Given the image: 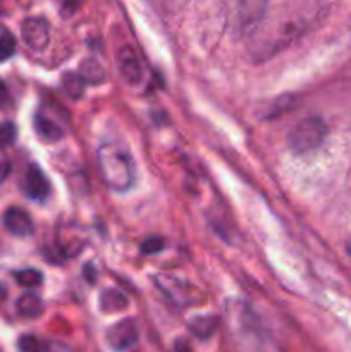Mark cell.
Here are the masks:
<instances>
[{
    "mask_svg": "<svg viewBox=\"0 0 351 352\" xmlns=\"http://www.w3.org/2000/svg\"><path fill=\"white\" fill-rule=\"evenodd\" d=\"M103 182L116 192H126L134 184V160L119 143H103L96 151Z\"/></svg>",
    "mask_w": 351,
    "mask_h": 352,
    "instance_id": "cell-1",
    "label": "cell"
},
{
    "mask_svg": "<svg viewBox=\"0 0 351 352\" xmlns=\"http://www.w3.org/2000/svg\"><path fill=\"white\" fill-rule=\"evenodd\" d=\"M327 136V126L320 117H306L296 124L288 134V148L295 155H305L317 150Z\"/></svg>",
    "mask_w": 351,
    "mask_h": 352,
    "instance_id": "cell-2",
    "label": "cell"
},
{
    "mask_svg": "<svg viewBox=\"0 0 351 352\" xmlns=\"http://www.w3.org/2000/svg\"><path fill=\"white\" fill-rule=\"evenodd\" d=\"M268 0H227V19L236 33L253 31L267 12Z\"/></svg>",
    "mask_w": 351,
    "mask_h": 352,
    "instance_id": "cell-3",
    "label": "cell"
},
{
    "mask_svg": "<svg viewBox=\"0 0 351 352\" xmlns=\"http://www.w3.org/2000/svg\"><path fill=\"white\" fill-rule=\"evenodd\" d=\"M153 282L160 289L162 294L178 306L202 305L203 299H205V296L195 285L182 280V278L172 277V275L167 274H157L153 275Z\"/></svg>",
    "mask_w": 351,
    "mask_h": 352,
    "instance_id": "cell-4",
    "label": "cell"
},
{
    "mask_svg": "<svg viewBox=\"0 0 351 352\" xmlns=\"http://www.w3.org/2000/svg\"><path fill=\"white\" fill-rule=\"evenodd\" d=\"M138 340V327L133 318H124L114 323L105 333V342L114 352H123L133 347Z\"/></svg>",
    "mask_w": 351,
    "mask_h": 352,
    "instance_id": "cell-5",
    "label": "cell"
},
{
    "mask_svg": "<svg viewBox=\"0 0 351 352\" xmlns=\"http://www.w3.org/2000/svg\"><path fill=\"white\" fill-rule=\"evenodd\" d=\"M21 34H23L24 43L34 52L45 50L50 41V28L47 21L41 17H30L24 21L21 26Z\"/></svg>",
    "mask_w": 351,
    "mask_h": 352,
    "instance_id": "cell-6",
    "label": "cell"
},
{
    "mask_svg": "<svg viewBox=\"0 0 351 352\" xmlns=\"http://www.w3.org/2000/svg\"><path fill=\"white\" fill-rule=\"evenodd\" d=\"M23 191L33 201H43L50 195V182L36 164L28 165L23 177Z\"/></svg>",
    "mask_w": 351,
    "mask_h": 352,
    "instance_id": "cell-7",
    "label": "cell"
},
{
    "mask_svg": "<svg viewBox=\"0 0 351 352\" xmlns=\"http://www.w3.org/2000/svg\"><path fill=\"white\" fill-rule=\"evenodd\" d=\"M117 67L124 81L129 85H138L143 79V65L131 47H123L117 52Z\"/></svg>",
    "mask_w": 351,
    "mask_h": 352,
    "instance_id": "cell-8",
    "label": "cell"
},
{
    "mask_svg": "<svg viewBox=\"0 0 351 352\" xmlns=\"http://www.w3.org/2000/svg\"><path fill=\"white\" fill-rule=\"evenodd\" d=\"M2 222L7 232L12 234V236L26 237L33 232V220H31V215L24 208H19V206H10V208H7L3 212Z\"/></svg>",
    "mask_w": 351,
    "mask_h": 352,
    "instance_id": "cell-9",
    "label": "cell"
},
{
    "mask_svg": "<svg viewBox=\"0 0 351 352\" xmlns=\"http://www.w3.org/2000/svg\"><path fill=\"white\" fill-rule=\"evenodd\" d=\"M33 126H34V131H36L38 138H40L41 141L55 143V141H61L62 138H64V129H62L55 120L48 119V117L43 116L41 112L34 113Z\"/></svg>",
    "mask_w": 351,
    "mask_h": 352,
    "instance_id": "cell-10",
    "label": "cell"
},
{
    "mask_svg": "<svg viewBox=\"0 0 351 352\" xmlns=\"http://www.w3.org/2000/svg\"><path fill=\"white\" fill-rule=\"evenodd\" d=\"M220 318L215 315H205V316H195L188 322V329L196 339L206 340L219 330Z\"/></svg>",
    "mask_w": 351,
    "mask_h": 352,
    "instance_id": "cell-11",
    "label": "cell"
},
{
    "mask_svg": "<svg viewBox=\"0 0 351 352\" xmlns=\"http://www.w3.org/2000/svg\"><path fill=\"white\" fill-rule=\"evenodd\" d=\"M98 306L103 313H120L127 309L129 299L119 291V289H107L100 294Z\"/></svg>",
    "mask_w": 351,
    "mask_h": 352,
    "instance_id": "cell-12",
    "label": "cell"
},
{
    "mask_svg": "<svg viewBox=\"0 0 351 352\" xmlns=\"http://www.w3.org/2000/svg\"><path fill=\"white\" fill-rule=\"evenodd\" d=\"M16 309L23 318H38L43 313L45 305L41 301L40 296L33 294V292H26V294L21 296L16 302Z\"/></svg>",
    "mask_w": 351,
    "mask_h": 352,
    "instance_id": "cell-13",
    "label": "cell"
},
{
    "mask_svg": "<svg viewBox=\"0 0 351 352\" xmlns=\"http://www.w3.org/2000/svg\"><path fill=\"white\" fill-rule=\"evenodd\" d=\"M78 74L81 76L85 85H102L107 78L105 69H103L102 64H100L98 60H95V58H85V60L79 64Z\"/></svg>",
    "mask_w": 351,
    "mask_h": 352,
    "instance_id": "cell-14",
    "label": "cell"
},
{
    "mask_svg": "<svg viewBox=\"0 0 351 352\" xmlns=\"http://www.w3.org/2000/svg\"><path fill=\"white\" fill-rule=\"evenodd\" d=\"M61 86L69 98L78 100L81 98L83 93H85L86 85L78 72H65V74L61 78Z\"/></svg>",
    "mask_w": 351,
    "mask_h": 352,
    "instance_id": "cell-15",
    "label": "cell"
},
{
    "mask_svg": "<svg viewBox=\"0 0 351 352\" xmlns=\"http://www.w3.org/2000/svg\"><path fill=\"white\" fill-rule=\"evenodd\" d=\"M14 278H16L17 284L28 289L38 287V285H41V282H43V275H41V272L36 270V268H24V270L16 272V274H14Z\"/></svg>",
    "mask_w": 351,
    "mask_h": 352,
    "instance_id": "cell-16",
    "label": "cell"
},
{
    "mask_svg": "<svg viewBox=\"0 0 351 352\" xmlns=\"http://www.w3.org/2000/svg\"><path fill=\"white\" fill-rule=\"evenodd\" d=\"M17 41L7 28L0 26V62H6L16 54Z\"/></svg>",
    "mask_w": 351,
    "mask_h": 352,
    "instance_id": "cell-17",
    "label": "cell"
},
{
    "mask_svg": "<svg viewBox=\"0 0 351 352\" xmlns=\"http://www.w3.org/2000/svg\"><path fill=\"white\" fill-rule=\"evenodd\" d=\"M17 349H19V352H47V346L36 336L26 333V336H21L19 340H17Z\"/></svg>",
    "mask_w": 351,
    "mask_h": 352,
    "instance_id": "cell-18",
    "label": "cell"
},
{
    "mask_svg": "<svg viewBox=\"0 0 351 352\" xmlns=\"http://www.w3.org/2000/svg\"><path fill=\"white\" fill-rule=\"evenodd\" d=\"M17 127L12 122L0 124V148H7L16 141Z\"/></svg>",
    "mask_w": 351,
    "mask_h": 352,
    "instance_id": "cell-19",
    "label": "cell"
},
{
    "mask_svg": "<svg viewBox=\"0 0 351 352\" xmlns=\"http://www.w3.org/2000/svg\"><path fill=\"white\" fill-rule=\"evenodd\" d=\"M165 248V241L162 237H148L141 243V253L145 254H155V253H160L162 250Z\"/></svg>",
    "mask_w": 351,
    "mask_h": 352,
    "instance_id": "cell-20",
    "label": "cell"
},
{
    "mask_svg": "<svg viewBox=\"0 0 351 352\" xmlns=\"http://www.w3.org/2000/svg\"><path fill=\"white\" fill-rule=\"evenodd\" d=\"M7 103H9V89H7L6 82L0 79V109H3Z\"/></svg>",
    "mask_w": 351,
    "mask_h": 352,
    "instance_id": "cell-21",
    "label": "cell"
},
{
    "mask_svg": "<svg viewBox=\"0 0 351 352\" xmlns=\"http://www.w3.org/2000/svg\"><path fill=\"white\" fill-rule=\"evenodd\" d=\"M174 352H193L191 346H189V342L186 339H179L176 340L174 344Z\"/></svg>",
    "mask_w": 351,
    "mask_h": 352,
    "instance_id": "cell-22",
    "label": "cell"
},
{
    "mask_svg": "<svg viewBox=\"0 0 351 352\" xmlns=\"http://www.w3.org/2000/svg\"><path fill=\"white\" fill-rule=\"evenodd\" d=\"M47 352H76V351L72 349V347L65 346V344L54 342V344H52V346L47 347Z\"/></svg>",
    "mask_w": 351,
    "mask_h": 352,
    "instance_id": "cell-23",
    "label": "cell"
},
{
    "mask_svg": "<svg viewBox=\"0 0 351 352\" xmlns=\"http://www.w3.org/2000/svg\"><path fill=\"white\" fill-rule=\"evenodd\" d=\"M6 298H7V287L3 284H0V305L6 301Z\"/></svg>",
    "mask_w": 351,
    "mask_h": 352,
    "instance_id": "cell-24",
    "label": "cell"
},
{
    "mask_svg": "<svg viewBox=\"0 0 351 352\" xmlns=\"http://www.w3.org/2000/svg\"><path fill=\"white\" fill-rule=\"evenodd\" d=\"M348 250H350V254H351V244H350V246H348Z\"/></svg>",
    "mask_w": 351,
    "mask_h": 352,
    "instance_id": "cell-25",
    "label": "cell"
},
{
    "mask_svg": "<svg viewBox=\"0 0 351 352\" xmlns=\"http://www.w3.org/2000/svg\"><path fill=\"white\" fill-rule=\"evenodd\" d=\"M0 352H2V351H0Z\"/></svg>",
    "mask_w": 351,
    "mask_h": 352,
    "instance_id": "cell-26",
    "label": "cell"
}]
</instances>
